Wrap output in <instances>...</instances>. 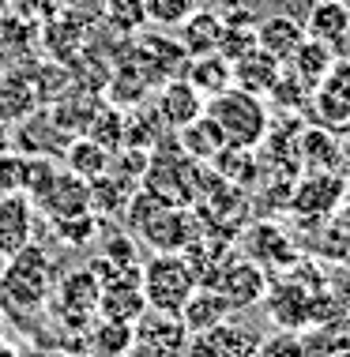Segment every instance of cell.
<instances>
[{"instance_id": "1", "label": "cell", "mask_w": 350, "mask_h": 357, "mask_svg": "<svg viewBox=\"0 0 350 357\" xmlns=\"http://www.w3.org/2000/svg\"><path fill=\"white\" fill-rule=\"evenodd\" d=\"M207 117L222 132V143L238 151H256L271 132L268 102L249 91H238V86H230V91H222L207 102Z\"/></svg>"}, {"instance_id": "2", "label": "cell", "mask_w": 350, "mask_h": 357, "mask_svg": "<svg viewBox=\"0 0 350 357\" xmlns=\"http://www.w3.org/2000/svg\"><path fill=\"white\" fill-rule=\"evenodd\" d=\"M196 275H192L189 259L181 252H154L147 267H140V294L147 301L151 312H166V316H181L184 301L196 289Z\"/></svg>"}, {"instance_id": "3", "label": "cell", "mask_w": 350, "mask_h": 357, "mask_svg": "<svg viewBox=\"0 0 350 357\" xmlns=\"http://www.w3.org/2000/svg\"><path fill=\"white\" fill-rule=\"evenodd\" d=\"M50 252L45 245H27L23 252H15L0 271V308H23L31 312L50 297Z\"/></svg>"}, {"instance_id": "4", "label": "cell", "mask_w": 350, "mask_h": 357, "mask_svg": "<svg viewBox=\"0 0 350 357\" xmlns=\"http://www.w3.org/2000/svg\"><path fill=\"white\" fill-rule=\"evenodd\" d=\"M34 211H42L50 222L91 215V181L75 177V173H68V169H57L53 185L34 199Z\"/></svg>"}, {"instance_id": "5", "label": "cell", "mask_w": 350, "mask_h": 357, "mask_svg": "<svg viewBox=\"0 0 350 357\" xmlns=\"http://www.w3.org/2000/svg\"><path fill=\"white\" fill-rule=\"evenodd\" d=\"M320 124H347L350 121V53H339L332 61L320 86L309 94Z\"/></svg>"}, {"instance_id": "6", "label": "cell", "mask_w": 350, "mask_h": 357, "mask_svg": "<svg viewBox=\"0 0 350 357\" xmlns=\"http://www.w3.org/2000/svg\"><path fill=\"white\" fill-rule=\"evenodd\" d=\"M343 196H347V181L343 177H335V173H316V177L301 181L286 204L298 218H328V215L339 211Z\"/></svg>"}, {"instance_id": "7", "label": "cell", "mask_w": 350, "mask_h": 357, "mask_svg": "<svg viewBox=\"0 0 350 357\" xmlns=\"http://www.w3.org/2000/svg\"><path fill=\"white\" fill-rule=\"evenodd\" d=\"M211 286L226 297L230 308H252L256 301H264L268 275H264V267H260L256 259H230Z\"/></svg>"}, {"instance_id": "8", "label": "cell", "mask_w": 350, "mask_h": 357, "mask_svg": "<svg viewBox=\"0 0 350 357\" xmlns=\"http://www.w3.org/2000/svg\"><path fill=\"white\" fill-rule=\"evenodd\" d=\"M301 26H305V38L328 45L332 53H343L350 42V4L347 0H313Z\"/></svg>"}, {"instance_id": "9", "label": "cell", "mask_w": 350, "mask_h": 357, "mask_svg": "<svg viewBox=\"0 0 350 357\" xmlns=\"http://www.w3.org/2000/svg\"><path fill=\"white\" fill-rule=\"evenodd\" d=\"M154 252H184L192 245V234H196V222L184 207H162L159 215H151L136 229Z\"/></svg>"}, {"instance_id": "10", "label": "cell", "mask_w": 350, "mask_h": 357, "mask_svg": "<svg viewBox=\"0 0 350 357\" xmlns=\"http://www.w3.org/2000/svg\"><path fill=\"white\" fill-rule=\"evenodd\" d=\"M34 241V204L23 192L0 196V256L12 259Z\"/></svg>"}, {"instance_id": "11", "label": "cell", "mask_w": 350, "mask_h": 357, "mask_svg": "<svg viewBox=\"0 0 350 357\" xmlns=\"http://www.w3.org/2000/svg\"><path fill=\"white\" fill-rule=\"evenodd\" d=\"M159 121H166L173 132L184 128V124H192L196 117H203V109H207V102H203V94L192 86L184 75H173L159 86Z\"/></svg>"}, {"instance_id": "12", "label": "cell", "mask_w": 350, "mask_h": 357, "mask_svg": "<svg viewBox=\"0 0 350 357\" xmlns=\"http://www.w3.org/2000/svg\"><path fill=\"white\" fill-rule=\"evenodd\" d=\"M230 312H233L230 301L219 294L215 286H196V289H192V297L184 301L177 320H181V327L189 335H207V331H215V327L226 324Z\"/></svg>"}, {"instance_id": "13", "label": "cell", "mask_w": 350, "mask_h": 357, "mask_svg": "<svg viewBox=\"0 0 350 357\" xmlns=\"http://www.w3.org/2000/svg\"><path fill=\"white\" fill-rule=\"evenodd\" d=\"M301 42H305V26L294 15H268L256 23V50L279 64H290V56L301 50Z\"/></svg>"}, {"instance_id": "14", "label": "cell", "mask_w": 350, "mask_h": 357, "mask_svg": "<svg viewBox=\"0 0 350 357\" xmlns=\"http://www.w3.org/2000/svg\"><path fill=\"white\" fill-rule=\"evenodd\" d=\"M222 31H226V23H222V15L215 12V8H196L189 19L181 23V34H177V42H181V50L184 56H207V53H219V45H222Z\"/></svg>"}, {"instance_id": "15", "label": "cell", "mask_w": 350, "mask_h": 357, "mask_svg": "<svg viewBox=\"0 0 350 357\" xmlns=\"http://www.w3.org/2000/svg\"><path fill=\"white\" fill-rule=\"evenodd\" d=\"M230 72H233V86H238V91L268 98L271 86L279 83V75H283V64L271 61V56L260 53V50H249L245 56H238V61L230 64Z\"/></svg>"}, {"instance_id": "16", "label": "cell", "mask_w": 350, "mask_h": 357, "mask_svg": "<svg viewBox=\"0 0 350 357\" xmlns=\"http://www.w3.org/2000/svg\"><path fill=\"white\" fill-rule=\"evenodd\" d=\"M99 294L102 282L91 275V267H80V271H68L61 282H57V305L75 312V320L87 324V316L99 312Z\"/></svg>"}, {"instance_id": "17", "label": "cell", "mask_w": 350, "mask_h": 357, "mask_svg": "<svg viewBox=\"0 0 350 357\" xmlns=\"http://www.w3.org/2000/svg\"><path fill=\"white\" fill-rule=\"evenodd\" d=\"M110 166H113V151H105L99 139L75 136V139L64 143V169L75 173V177L99 181V177H105V173H110Z\"/></svg>"}, {"instance_id": "18", "label": "cell", "mask_w": 350, "mask_h": 357, "mask_svg": "<svg viewBox=\"0 0 350 357\" xmlns=\"http://www.w3.org/2000/svg\"><path fill=\"white\" fill-rule=\"evenodd\" d=\"M268 312L275 316V324L283 327V331H294V327L313 320V294H305L298 282L275 286L268 294Z\"/></svg>"}, {"instance_id": "19", "label": "cell", "mask_w": 350, "mask_h": 357, "mask_svg": "<svg viewBox=\"0 0 350 357\" xmlns=\"http://www.w3.org/2000/svg\"><path fill=\"white\" fill-rule=\"evenodd\" d=\"M132 331H136V342H143V346H159V350H170V354L184 350V342H189V331L181 327L177 316L151 312V308L132 324Z\"/></svg>"}, {"instance_id": "20", "label": "cell", "mask_w": 350, "mask_h": 357, "mask_svg": "<svg viewBox=\"0 0 350 357\" xmlns=\"http://www.w3.org/2000/svg\"><path fill=\"white\" fill-rule=\"evenodd\" d=\"M184 79L203 94V102H211L215 94L233 86V72H230V61L222 53H207V56H192L189 68H184Z\"/></svg>"}, {"instance_id": "21", "label": "cell", "mask_w": 350, "mask_h": 357, "mask_svg": "<svg viewBox=\"0 0 350 357\" xmlns=\"http://www.w3.org/2000/svg\"><path fill=\"white\" fill-rule=\"evenodd\" d=\"M177 143H181V154H189L192 162H211L222 147H226V143H222V132L215 128V121L207 117V109H203V117L177 128Z\"/></svg>"}, {"instance_id": "22", "label": "cell", "mask_w": 350, "mask_h": 357, "mask_svg": "<svg viewBox=\"0 0 350 357\" xmlns=\"http://www.w3.org/2000/svg\"><path fill=\"white\" fill-rule=\"evenodd\" d=\"M335 56H339V53H332L328 45H320V42H313V38H305V42H301V50L290 56L286 68L294 72V79L305 86V91H316L320 79L328 75V68H332Z\"/></svg>"}, {"instance_id": "23", "label": "cell", "mask_w": 350, "mask_h": 357, "mask_svg": "<svg viewBox=\"0 0 350 357\" xmlns=\"http://www.w3.org/2000/svg\"><path fill=\"white\" fill-rule=\"evenodd\" d=\"M136 192V181L121 177V173H105V177L91 181V215H121L129 196Z\"/></svg>"}, {"instance_id": "24", "label": "cell", "mask_w": 350, "mask_h": 357, "mask_svg": "<svg viewBox=\"0 0 350 357\" xmlns=\"http://www.w3.org/2000/svg\"><path fill=\"white\" fill-rule=\"evenodd\" d=\"M132 342H136L132 324H117V320H102L91 335H87L91 357H129Z\"/></svg>"}, {"instance_id": "25", "label": "cell", "mask_w": 350, "mask_h": 357, "mask_svg": "<svg viewBox=\"0 0 350 357\" xmlns=\"http://www.w3.org/2000/svg\"><path fill=\"white\" fill-rule=\"evenodd\" d=\"M339 154H343V147L332 139L328 128H313V132L301 136V158H305L309 166H316V173H335Z\"/></svg>"}, {"instance_id": "26", "label": "cell", "mask_w": 350, "mask_h": 357, "mask_svg": "<svg viewBox=\"0 0 350 357\" xmlns=\"http://www.w3.org/2000/svg\"><path fill=\"white\" fill-rule=\"evenodd\" d=\"M53 177H57V162L50 158V154H27V169H23V196L34 204V199L53 185Z\"/></svg>"}, {"instance_id": "27", "label": "cell", "mask_w": 350, "mask_h": 357, "mask_svg": "<svg viewBox=\"0 0 350 357\" xmlns=\"http://www.w3.org/2000/svg\"><path fill=\"white\" fill-rule=\"evenodd\" d=\"M105 19L117 31L136 34L147 26V8H143V0H105Z\"/></svg>"}, {"instance_id": "28", "label": "cell", "mask_w": 350, "mask_h": 357, "mask_svg": "<svg viewBox=\"0 0 350 357\" xmlns=\"http://www.w3.org/2000/svg\"><path fill=\"white\" fill-rule=\"evenodd\" d=\"M147 23L154 26H181L184 19L196 12V0H143Z\"/></svg>"}, {"instance_id": "29", "label": "cell", "mask_w": 350, "mask_h": 357, "mask_svg": "<svg viewBox=\"0 0 350 357\" xmlns=\"http://www.w3.org/2000/svg\"><path fill=\"white\" fill-rule=\"evenodd\" d=\"M53 234L64 241V245H87V241L99 237V215H75V218H61L50 222Z\"/></svg>"}, {"instance_id": "30", "label": "cell", "mask_w": 350, "mask_h": 357, "mask_svg": "<svg viewBox=\"0 0 350 357\" xmlns=\"http://www.w3.org/2000/svg\"><path fill=\"white\" fill-rule=\"evenodd\" d=\"M23 169H27V154L8 147L0 154V196L4 192H23Z\"/></svg>"}, {"instance_id": "31", "label": "cell", "mask_w": 350, "mask_h": 357, "mask_svg": "<svg viewBox=\"0 0 350 357\" xmlns=\"http://www.w3.org/2000/svg\"><path fill=\"white\" fill-rule=\"evenodd\" d=\"M309 94H313V91H305V86L294 79V72L286 68L283 75H279V83L271 86L268 98L275 102V105H283V109H298V105H305V102H309Z\"/></svg>"}, {"instance_id": "32", "label": "cell", "mask_w": 350, "mask_h": 357, "mask_svg": "<svg viewBox=\"0 0 350 357\" xmlns=\"http://www.w3.org/2000/svg\"><path fill=\"white\" fill-rule=\"evenodd\" d=\"M252 357H305V350H301V335H294V331L271 335L268 342H256V354Z\"/></svg>"}, {"instance_id": "33", "label": "cell", "mask_w": 350, "mask_h": 357, "mask_svg": "<svg viewBox=\"0 0 350 357\" xmlns=\"http://www.w3.org/2000/svg\"><path fill=\"white\" fill-rule=\"evenodd\" d=\"M105 264H110L113 271H140V267H136V245H132L129 234L110 237V245H105Z\"/></svg>"}, {"instance_id": "34", "label": "cell", "mask_w": 350, "mask_h": 357, "mask_svg": "<svg viewBox=\"0 0 350 357\" xmlns=\"http://www.w3.org/2000/svg\"><path fill=\"white\" fill-rule=\"evenodd\" d=\"M184 346H189V357H222L207 335H192V342H184Z\"/></svg>"}, {"instance_id": "35", "label": "cell", "mask_w": 350, "mask_h": 357, "mask_svg": "<svg viewBox=\"0 0 350 357\" xmlns=\"http://www.w3.org/2000/svg\"><path fill=\"white\" fill-rule=\"evenodd\" d=\"M8 147H12V128H8V121L0 117V154H4Z\"/></svg>"}, {"instance_id": "36", "label": "cell", "mask_w": 350, "mask_h": 357, "mask_svg": "<svg viewBox=\"0 0 350 357\" xmlns=\"http://www.w3.org/2000/svg\"><path fill=\"white\" fill-rule=\"evenodd\" d=\"M4 350H8V342H4V335H0V357H4Z\"/></svg>"}, {"instance_id": "37", "label": "cell", "mask_w": 350, "mask_h": 357, "mask_svg": "<svg viewBox=\"0 0 350 357\" xmlns=\"http://www.w3.org/2000/svg\"><path fill=\"white\" fill-rule=\"evenodd\" d=\"M4 264H8V256H0V271H4Z\"/></svg>"}, {"instance_id": "38", "label": "cell", "mask_w": 350, "mask_h": 357, "mask_svg": "<svg viewBox=\"0 0 350 357\" xmlns=\"http://www.w3.org/2000/svg\"><path fill=\"white\" fill-rule=\"evenodd\" d=\"M0 324H4V308H0Z\"/></svg>"}, {"instance_id": "39", "label": "cell", "mask_w": 350, "mask_h": 357, "mask_svg": "<svg viewBox=\"0 0 350 357\" xmlns=\"http://www.w3.org/2000/svg\"><path fill=\"white\" fill-rule=\"evenodd\" d=\"M347 4H350V0H347Z\"/></svg>"}]
</instances>
